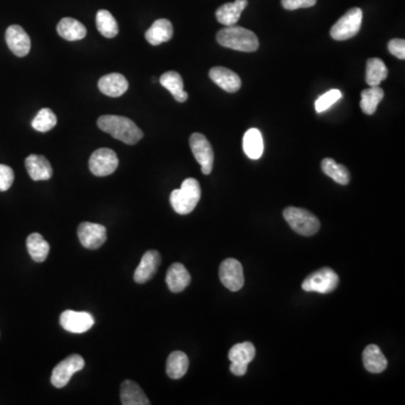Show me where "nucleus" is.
Instances as JSON below:
<instances>
[{
  "mask_svg": "<svg viewBox=\"0 0 405 405\" xmlns=\"http://www.w3.org/2000/svg\"><path fill=\"white\" fill-rule=\"evenodd\" d=\"M25 167L28 175L35 182L49 180L54 175L50 161L39 154L28 156L25 160Z\"/></svg>",
  "mask_w": 405,
  "mask_h": 405,
  "instance_id": "obj_17",
  "label": "nucleus"
},
{
  "mask_svg": "<svg viewBox=\"0 0 405 405\" xmlns=\"http://www.w3.org/2000/svg\"><path fill=\"white\" fill-rule=\"evenodd\" d=\"M282 216L295 232L304 237L316 235L321 225L319 218H316L313 213L309 212L304 208L287 207L282 212Z\"/></svg>",
  "mask_w": 405,
  "mask_h": 405,
  "instance_id": "obj_4",
  "label": "nucleus"
},
{
  "mask_svg": "<svg viewBox=\"0 0 405 405\" xmlns=\"http://www.w3.org/2000/svg\"><path fill=\"white\" fill-rule=\"evenodd\" d=\"M61 327L71 333H84L92 329L95 324V320L88 312H77L67 310L60 316Z\"/></svg>",
  "mask_w": 405,
  "mask_h": 405,
  "instance_id": "obj_12",
  "label": "nucleus"
},
{
  "mask_svg": "<svg viewBox=\"0 0 405 405\" xmlns=\"http://www.w3.org/2000/svg\"><path fill=\"white\" fill-rule=\"evenodd\" d=\"M230 370H231V373L235 375V376H243V375H246L247 370H248V365L231 363Z\"/></svg>",
  "mask_w": 405,
  "mask_h": 405,
  "instance_id": "obj_38",
  "label": "nucleus"
},
{
  "mask_svg": "<svg viewBox=\"0 0 405 405\" xmlns=\"http://www.w3.org/2000/svg\"><path fill=\"white\" fill-rule=\"evenodd\" d=\"M118 167V154H115L112 149H98L89 159L90 171L97 177L109 176L115 173Z\"/></svg>",
  "mask_w": 405,
  "mask_h": 405,
  "instance_id": "obj_9",
  "label": "nucleus"
},
{
  "mask_svg": "<svg viewBox=\"0 0 405 405\" xmlns=\"http://www.w3.org/2000/svg\"><path fill=\"white\" fill-rule=\"evenodd\" d=\"M160 261H161V257H160L159 252L156 250H149L143 254L140 265L137 266L135 271V282L137 284H144L151 280L159 268Z\"/></svg>",
  "mask_w": 405,
  "mask_h": 405,
  "instance_id": "obj_14",
  "label": "nucleus"
},
{
  "mask_svg": "<svg viewBox=\"0 0 405 405\" xmlns=\"http://www.w3.org/2000/svg\"><path fill=\"white\" fill-rule=\"evenodd\" d=\"M189 146L196 161L201 165V173L210 175L214 163V152L206 137L201 133H194L190 135Z\"/></svg>",
  "mask_w": 405,
  "mask_h": 405,
  "instance_id": "obj_8",
  "label": "nucleus"
},
{
  "mask_svg": "<svg viewBox=\"0 0 405 405\" xmlns=\"http://www.w3.org/2000/svg\"><path fill=\"white\" fill-rule=\"evenodd\" d=\"M254 356H256V348L248 341L235 344L229 351L230 361L241 365H249L254 361Z\"/></svg>",
  "mask_w": 405,
  "mask_h": 405,
  "instance_id": "obj_32",
  "label": "nucleus"
},
{
  "mask_svg": "<svg viewBox=\"0 0 405 405\" xmlns=\"http://www.w3.org/2000/svg\"><path fill=\"white\" fill-rule=\"evenodd\" d=\"M6 43L16 56L24 58L31 51V39L20 25H11L6 31Z\"/></svg>",
  "mask_w": 405,
  "mask_h": 405,
  "instance_id": "obj_13",
  "label": "nucleus"
},
{
  "mask_svg": "<svg viewBox=\"0 0 405 405\" xmlns=\"http://www.w3.org/2000/svg\"><path fill=\"white\" fill-rule=\"evenodd\" d=\"M56 31L62 39L67 41H79L86 37L87 30L84 24H81L79 20L66 17L60 20L56 27Z\"/></svg>",
  "mask_w": 405,
  "mask_h": 405,
  "instance_id": "obj_24",
  "label": "nucleus"
},
{
  "mask_svg": "<svg viewBox=\"0 0 405 405\" xmlns=\"http://www.w3.org/2000/svg\"><path fill=\"white\" fill-rule=\"evenodd\" d=\"M318 0H282V6L287 11H297L299 8H310L316 5Z\"/></svg>",
  "mask_w": 405,
  "mask_h": 405,
  "instance_id": "obj_36",
  "label": "nucleus"
},
{
  "mask_svg": "<svg viewBox=\"0 0 405 405\" xmlns=\"http://www.w3.org/2000/svg\"><path fill=\"white\" fill-rule=\"evenodd\" d=\"M321 168L322 171H323L328 177L332 178L335 182H338V184L340 185L349 184V170H348L344 166L337 163V162L331 159V158H325V159L322 160Z\"/></svg>",
  "mask_w": 405,
  "mask_h": 405,
  "instance_id": "obj_30",
  "label": "nucleus"
},
{
  "mask_svg": "<svg viewBox=\"0 0 405 405\" xmlns=\"http://www.w3.org/2000/svg\"><path fill=\"white\" fill-rule=\"evenodd\" d=\"M120 401L123 405L150 404V401L140 385L130 380H124L120 385Z\"/></svg>",
  "mask_w": 405,
  "mask_h": 405,
  "instance_id": "obj_21",
  "label": "nucleus"
},
{
  "mask_svg": "<svg viewBox=\"0 0 405 405\" xmlns=\"http://www.w3.org/2000/svg\"><path fill=\"white\" fill-rule=\"evenodd\" d=\"M160 84L170 92L171 95L179 103H185L188 99V94L184 90V80L176 71H168L160 77Z\"/></svg>",
  "mask_w": 405,
  "mask_h": 405,
  "instance_id": "obj_23",
  "label": "nucleus"
},
{
  "mask_svg": "<svg viewBox=\"0 0 405 405\" xmlns=\"http://www.w3.org/2000/svg\"><path fill=\"white\" fill-rule=\"evenodd\" d=\"M14 182V171L11 167L0 165V192H6Z\"/></svg>",
  "mask_w": 405,
  "mask_h": 405,
  "instance_id": "obj_35",
  "label": "nucleus"
},
{
  "mask_svg": "<svg viewBox=\"0 0 405 405\" xmlns=\"http://www.w3.org/2000/svg\"><path fill=\"white\" fill-rule=\"evenodd\" d=\"M339 285V276L328 267L314 271L302 282L303 291L309 293L328 294L335 291Z\"/></svg>",
  "mask_w": 405,
  "mask_h": 405,
  "instance_id": "obj_5",
  "label": "nucleus"
},
{
  "mask_svg": "<svg viewBox=\"0 0 405 405\" xmlns=\"http://www.w3.org/2000/svg\"><path fill=\"white\" fill-rule=\"evenodd\" d=\"M390 54L397 56V59H405V41L401 39H393L389 42Z\"/></svg>",
  "mask_w": 405,
  "mask_h": 405,
  "instance_id": "obj_37",
  "label": "nucleus"
},
{
  "mask_svg": "<svg viewBox=\"0 0 405 405\" xmlns=\"http://www.w3.org/2000/svg\"><path fill=\"white\" fill-rule=\"evenodd\" d=\"M365 368L373 374H380L387 367V359L376 344H368L363 352Z\"/></svg>",
  "mask_w": 405,
  "mask_h": 405,
  "instance_id": "obj_22",
  "label": "nucleus"
},
{
  "mask_svg": "<svg viewBox=\"0 0 405 405\" xmlns=\"http://www.w3.org/2000/svg\"><path fill=\"white\" fill-rule=\"evenodd\" d=\"M97 125L101 131L106 132L116 140L131 146L139 142L143 137L140 127L133 120L124 116L104 115L98 118Z\"/></svg>",
  "mask_w": 405,
  "mask_h": 405,
  "instance_id": "obj_1",
  "label": "nucleus"
},
{
  "mask_svg": "<svg viewBox=\"0 0 405 405\" xmlns=\"http://www.w3.org/2000/svg\"><path fill=\"white\" fill-rule=\"evenodd\" d=\"M201 189L199 182L194 178L185 179L182 187L173 190L170 204L175 212L187 216L195 210L201 199Z\"/></svg>",
  "mask_w": 405,
  "mask_h": 405,
  "instance_id": "obj_3",
  "label": "nucleus"
},
{
  "mask_svg": "<svg viewBox=\"0 0 405 405\" xmlns=\"http://www.w3.org/2000/svg\"><path fill=\"white\" fill-rule=\"evenodd\" d=\"M85 359L80 355L73 354L60 361L51 375V383L56 389H62L68 385L73 374L84 369Z\"/></svg>",
  "mask_w": 405,
  "mask_h": 405,
  "instance_id": "obj_7",
  "label": "nucleus"
},
{
  "mask_svg": "<svg viewBox=\"0 0 405 405\" xmlns=\"http://www.w3.org/2000/svg\"><path fill=\"white\" fill-rule=\"evenodd\" d=\"M220 280L231 292L240 291L244 285V276L240 261L233 258H228L220 266L218 270Z\"/></svg>",
  "mask_w": 405,
  "mask_h": 405,
  "instance_id": "obj_10",
  "label": "nucleus"
},
{
  "mask_svg": "<svg viewBox=\"0 0 405 405\" xmlns=\"http://www.w3.org/2000/svg\"><path fill=\"white\" fill-rule=\"evenodd\" d=\"M361 23H363V11L358 7L349 9L332 26L330 35L335 41H346V39H351L356 37L361 30Z\"/></svg>",
  "mask_w": 405,
  "mask_h": 405,
  "instance_id": "obj_6",
  "label": "nucleus"
},
{
  "mask_svg": "<svg viewBox=\"0 0 405 405\" xmlns=\"http://www.w3.org/2000/svg\"><path fill=\"white\" fill-rule=\"evenodd\" d=\"M247 6L248 0H235V3L224 4L216 11V20L224 26L235 25Z\"/></svg>",
  "mask_w": 405,
  "mask_h": 405,
  "instance_id": "obj_19",
  "label": "nucleus"
},
{
  "mask_svg": "<svg viewBox=\"0 0 405 405\" xmlns=\"http://www.w3.org/2000/svg\"><path fill=\"white\" fill-rule=\"evenodd\" d=\"M173 35V27L170 20L160 18L152 24L151 27L146 32V39L154 46L170 41Z\"/></svg>",
  "mask_w": 405,
  "mask_h": 405,
  "instance_id": "obj_20",
  "label": "nucleus"
},
{
  "mask_svg": "<svg viewBox=\"0 0 405 405\" xmlns=\"http://www.w3.org/2000/svg\"><path fill=\"white\" fill-rule=\"evenodd\" d=\"M387 76H389V70L383 60L372 58L367 61L366 82L369 86H380V82L385 80Z\"/></svg>",
  "mask_w": 405,
  "mask_h": 405,
  "instance_id": "obj_29",
  "label": "nucleus"
},
{
  "mask_svg": "<svg viewBox=\"0 0 405 405\" xmlns=\"http://www.w3.org/2000/svg\"><path fill=\"white\" fill-rule=\"evenodd\" d=\"M96 25L99 33L107 39H112L118 35V22L106 9H101L98 11L96 15Z\"/></svg>",
  "mask_w": 405,
  "mask_h": 405,
  "instance_id": "obj_31",
  "label": "nucleus"
},
{
  "mask_svg": "<svg viewBox=\"0 0 405 405\" xmlns=\"http://www.w3.org/2000/svg\"><path fill=\"white\" fill-rule=\"evenodd\" d=\"M58 124V118L50 108H42L32 120V127L35 131L49 132Z\"/></svg>",
  "mask_w": 405,
  "mask_h": 405,
  "instance_id": "obj_33",
  "label": "nucleus"
},
{
  "mask_svg": "<svg viewBox=\"0 0 405 405\" xmlns=\"http://www.w3.org/2000/svg\"><path fill=\"white\" fill-rule=\"evenodd\" d=\"M188 367L189 361L187 355L182 351H173L168 357L166 372L171 380H179L186 375Z\"/></svg>",
  "mask_w": 405,
  "mask_h": 405,
  "instance_id": "obj_26",
  "label": "nucleus"
},
{
  "mask_svg": "<svg viewBox=\"0 0 405 405\" xmlns=\"http://www.w3.org/2000/svg\"><path fill=\"white\" fill-rule=\"evenodd\" d=\"M210 78L220 88L227 92H231V94L238 92L241 88L240 77L228 68H212L210 70Z\"/></svg>",
  "mask_w": 405,
  "mask_h": 405,
  "instance_id": "obj_16",
  "label": "nucleus"
},
{
  "mask_svg": "<svg viewBox=\"0 0 405 405\" xmlns=\"http://www.w3.org/2000/svg\"><path fill=\"white\" fill-rule=\"evenodd\" d=\"M243 151L252 160L261 158L263 154V139L259 130L250 129L243 137Z\"/></svg>",
  "mask_w": 405,
  "mask_h": 405,
  "instance_id": "obj_25",
  "label": "nucleus"
},
{
  "mask_svg": "<svg viewBox=\"0 0 405 405\" xmlns=\"http://www.w3.org/2000/svg\"><path fill=\"white\" fill-rule=\"evenodd\" d=\"M384 90L380 86L370 87L361 92V108L363 114L373 115L380 101H383Z\"/></svg>",
  "mask_w": 405,
  "mask_h": 405,
  "instance_id": "obj_28",
  "label": "nucleus"
},
{
  "mask_svg": "<svg viewBox=\"0 0 405 405\" xmlns=\"http://www.w3.org/2000/svg\"><path fill=\"white\" fill-rule=\"evenodd\" d=\"M190 280L192 277L182 263H173L168 269L166 282L173 293H180L184 291L185 288L189 285Z\"/></svg>",
  "mask_w": 405,
  "mask_h": 405,
  "instance_id": "obj_18",
  "label": "nucleus"
},
{
  "mask_svg": "<svg viewBox=\"0 0 405 405\" xmlns=\"http://www.w3.org/2000/svg\"><path fill=\"white\" fill-rule=\"evenodd\" d=\"M216 39L224 48L241 52H254L259 48L257 35L241 26H225L218 32Z\"/></svg>",
  "mask_w": 405,
  "mask_h": 405,
  "instance_id": "obj_2",
  "label": "nucleus"
},
{
  "mask_svg": "<svg viewBox=\"0 0 405 405\" xmlns=\"http://www.w3.org/2000/svg\"><path fill=\"white\" fill-rule=\"evenodd\" d=\"M27 251L32 259L37 263H43L48 258L50 244L39 233H32L26 240Z\"/></svg>",
  "mask_w": 405,
  "mask_h": 405,
  "instance_id": "obj_27",
  "label": "nucleus"
},
{
  "mask_svg": "<svg viewBox=\"0 0 405 405\" xmlns=\"http://www.w3.org/2000/svg\"><path fill=\"white\" fill-rule=\"evenodd\" d=\"M98 88L104 95L109 97H120L129 89V82L120 73H109L98 81Z\"/></svg>",
  "mask_w": 405,
  "mask_h": 405,
  "instance_id": "obj_15",
  "label": "nucleus"
},
{
  "mask_svg": "<svg viewBox=\"0 0 405 405\" xmlns=\"http://www.w3.org/2000/svg\"><path fill=\"white\" fill-rule=\"evenodd\" d=\"M341 97H342V94H341L340 90H329V92H325L323 95L320 96V97L318 98V101H316V112L319 113V114L320 113L325 112L327 109L332 106L333 104L337 103Z\"/></svg>",
  "mask_w": 405,
  "mask_h": 405,
  "instance_id": "obj_34",
  "label": "nucleus"
},
{
  "mask_svg": "<svg viewBox=\"0 0 405 405\" xmlns=\"http://www.w3.org/2000/svg\"><path fill=\"white\" fill-rule=\"evenodd\" d=\"M78 238L84 248H101L107 240L106 228L101 224L84 222L78 227Z\"/></svg>",
  "mask_w": 405,
  "mask_h": 405,
  "instance_id": "obj_11",
  "label": "nucleus"
}]
</instances>
